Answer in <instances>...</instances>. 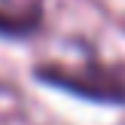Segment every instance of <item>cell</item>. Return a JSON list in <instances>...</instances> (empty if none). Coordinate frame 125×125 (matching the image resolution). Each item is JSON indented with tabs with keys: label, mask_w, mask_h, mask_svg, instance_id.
Wrapping results in <instances>:
<instances>
[{
	"label": "cell",
	"mask_w": 125,
	"mask_h": 125,
	"mask_svg": "<svg viewBox=\"0 0 125 125\" xmlns=\"http://www.w3.org/2000/svg\"><path fill=\"white\" fill-rule=\"evenodd\" d=\"M34 76L43 85L61 89L83 101L95 104H125V67L107 64H85V67H61V64H40Z\"/></svg>",
	"instance_id": "1"
},
{
	"label": "cell",
	"mask_w": 125,
	"mask_h": 125,
	"mask_svg": "<svg viewBox=\"0 0 125 125\" xmlns=\"http://www.w3.org/2000/svg\"><path fill=\"white\" fill-rule=\"evenodd\" d=\"M40 24V9H31L28 15H6L0 12V34L3 37H28Z\"/></svg>",
	"instance_id": "2"
}]
</instances>
